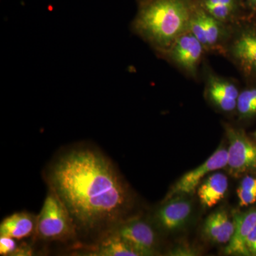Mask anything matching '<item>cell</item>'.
<instances>
[{
  "instance_id": "obj_2",
  "label": "cell",
  "mask_w": 256,
  "mask_h": 256,
  "mask_svg": "<svg viewBox=\"0 0 256 256\" xmlns=\"http://www.w3.org/2000/svg\"><path fill=\"white\" fill-rule=\"evenodd\" d=\"M131 31L159 55L190 31L198 0H136Z\"/></svg>"
},
{
  "instance_id": "obj_18",
  "label": "cell",
  "mask_w": 256,
  "mask_h": 256,
  "mask_svg": "<svg viewBox=\"0 0 256 256\" xmlns=\"http://www.w3.org/2000/svg\"><path fill=\"white\" fill-rule=\"evenodd\" d=\"M236 114L239 120L250 121L256 118V82H245L237 100Z\"/></svg>"
},
{
  "instance_id": "obj_17",
  "label": "cell",
  "mask_w": 256,
  "mask_h": 256,
  "mask_svg": "<svg viewBox=\"0 0 256 256\" xmlns=\"http://www.w3.org/2000/svg\"><path fill=\"white\" fill-rule=\"evenodd\" d=\"M92 256H138L118 234L108 230L104 233L100 242L92 252Z\"/></svg>"
},
{
  "instance_id": "obj_3",
  "label": "cell",
  "mask_w": 256,
  "mask_h": 256,
  "mask_svg": "<svg viewBox=\"0 0 256 256\" xmlns=\"http://www.w3.org/2000/svg\"><path fill=\"white\" fill-rule=\"evenodd\" d=\"M222 56L233 64L244 82H256V13L230 24Z\"/></svg>"
},
{
  "instance_id": "obj_4",
  "label": "cell",
  "mask_w": 256,
  "mask_h": 256,
  "mask_svg": "<svg viewBox=\"0 0 256 256\" xmlns=\"http://www.w3.org/2000/svg\"><path fill=\"white\" fill-rule=\"evenodd\" d=\"M70 214L58 196L50 190L37 216L36 233L44 240H67L76 236Z\"/></svg>"
},
{
  "instance_id": "obj_22",
  "label": "cell",
  "mask_w": 256,
  "mask_h": 256,
  "mask_svg": "<svg viewBox=\"0 0 256 256\" xmlns=\"http://www.w3.org/2000/svg\"><path fill=\"white\" fill-rule=\"evenodd\" d=\"M246 4L250 12L256 13V0H246Z\"/></svg>"
},
{
  "instance_id": "obj_8",
  "label": "cell",
  "mask_w": 256,
  "mask_h": 256,
  "mask_svg": "<svg viewBox=\"0 0 256 256\" xmlns=\"http://www.w3.org/2000/svg\"><path fill=\"white\" fill-rule=\"evenodd\" d=\"M229 26L228 24L210 16L198 4L192 16L190 32L201 42L208 54L222 55L228 37Z\"/></svg>"
},
{
  "instance_id": "obj_5",
  "label": "cell",
  "mask_w": 256,
  "mask_h": 256,
  "mask_svg": "<svg viewBox=\"0 0 256 256\" xmlns=\"http://www.w3.org/2000/svg\"><path fill=\"white\" fill-rule=\"evenodd\" d=\"M207 54L201 42L188 31L178 37L168 50L158 56L171 64L188 78L200 82Z\"/></svg>"
},
{
  "instance_id": "obj_6",
  "label": "cell",
  "mask_w": 256,
  "mask_h": 256,
  "mask_svg": "<svg viewBox=\"0 0 256 256\" xmlns=\"http://www.w3.org/2000/svg\"><path fill=\"white\" fill-rule=\"evenodd\" d=\"M201 79L204 84L205 98L215 109L224 114H236L242 88L238 80L216 73L205 60Z\"/></svg>"
},
{
  "instance_id": "obj_12",
  "label": "cell",
  "mask_w": 256,
  "mask_h": 256,
  "mask_svg": "<svg viewBox=\"0 0 256 256\" xmlns=\"http://www.w3.org/2000/svg\"><path fill=\"white\" fill-rule=\"evenodd\" d=\"M235 230L233 236L227 244L225 254L227 255L250 256L248 252V236L256 226V208L246 212L234 213Z\"/></svg>"
},
{
  "instance_id": "obj_20",
  "label": "cell",
  "mask_w": 256,
  "mask_h": 256,
  "mask_svg": "<svg viewBox=\"0 0 256 256\" xmlns=\"http://www.w3.org/2000/svg\"><path fill=\"white\" fill-rule=\"evenodd\" d=\"M31 254L28 248H18L14 238L0 236V255L26 256Z\"/></svg>"
},
{
  "instance_id": "obj_7",
  "label": "cell",
  "mask_w": 256,
  "mask_h": 256,
  "mask_svg": "<svg viewBox=\"0 0 256 256\" xmlns=\"http://www.w3.org/2000/svg\"><path fill=\"white\" fill-rule=\"evenodd\" d=\"M228 142L226 168L230 174L242 176L256 172V143L252 140L242 128L224 124Z\"/></svg>"
},
{
  "instance_id": "obj_16",
  "label": "cell",
  "mask_w": 256,
  "mask_h": 256,
  "mask_svg": "<svg viewBox=\"0 0 256 256\" xmlns=\"http://www.w3.org/2000/svg\"><path fill=\"white\" fill-rule=\"evenodd\" d=\"M37 216L28 212H18L8 216L0 225V236L14 239L28 238L36 232Z\"/></svg>"
},
{
  "instance_id": "obj_21",
  "label": "cell",
  "mask_w": 256,
  "mask_h": 256,
  "mask_svg": "<svg viewBox=\"0 0 256 256\" xmlns=\"http://www.w3.org/2000/svg\"><path fill=\"white\" fill-rule=\"evenodd\" d=\"M246 247L249 255L256 256V226L248 236Z\"/></svg>"
},
{
  "instance_id": "obj_11",
  "label": "cell",
  "mask_w": 256,
  "mask_h": 256,
  "mask_svg": "<svg viewBox=\"0 0 256 256\" xmlns=\"http://www.w3.org/2000/svg\"><path fill=\"white\" fill-rule=\"evenodd\" d=\"M193 210L191 200L180 195L164 200L156 210L154 220L160 228L166 232L180 230L188 223Z\"/></svg>"
},
{
  "instance_id": "obj_23",
  "label": "cell",
  "mask_w": 256,
  "mask_h": 256,
  "mask_svg": "<svg viewBox=\"0 0 256 256\" xmlns=\"http://www.w3.org/2000/svg\"><path fill=\"white\" fill-rule=\"evenodd\" d=\"M254 137H255L256 140V131L255 133H254Z\"/></svg>"
},
{
  "instance_id": "obj_19",
  "label": "cell",
  "mask_w": 256,
  "mask_h": 256,
  "mask_svg": "<svg viewBox=\"0 0 256 256\" xmlns=\"http://www.w3.org/2000/svg\"><path fill=\"white\" fill-rule=\"evenodd\" d=\"M237 195L240 206H248L256 202V178L246 175L237 188Z\"/></svg>"
},
{
  "instance_id": "obj_1",
  "label": "cell",
  "mask_w": 256,
  "mask_h": 256,
  "mask_svg": "<svg viewBox=\"0 0 256 256\" xmlns=\"http://www.w3.org/2000/svg\"><path fill=\"white\" fill-rule=\"evenodd\" d=\"M46 180L77 230L106 233L127 220L132 204L129 188L111 160L92 146L60 152L48 165Z\"/></svg>"
},
{
  "instance_id": "obj_10",
  "label": "cell",
  "mask_w": 256,
  "mask_h": 256,
  "mask_svg": "<svg viewBox=\"0 0 256 256\" xmlns=\"http://www.w3.org/2000/svg\"><path fill=\"white\" fill-rule=\"evenodd\" d=\"M227 162L228 150L224 146H220L204 162L184 174L168 192L164 200L180 195L186 196L194 193L206 175L226 168Z\"/></svg>"
},
{
  "instance_id": "obj_9",
  "label": "cell",
  "mask_w": 256,
  "mask_h": 256,
  "mask_svg": "<svg viewBox=\"0 0 256 256\" xmlns=\"http://www.w3.org/2000/svg\"><path fill=\"white\" fill-rule=\"evenodd\" d=\"M118 234L138 256H152L156 252L158 238L149 224L140 218H129L109 229Z\"/></svg>"
},
{
  "instance_id": "obj_15",
  "label": "cell",
  "mask_w": 256,
  "mask_h": 256,
  "mask_svg": "<svg viewBox=\"0 0 256 256\" xmlns=\"http://www.w3.org/2000/svg\"><path fill=\"white\" fill-rule=\"evenodd\" d=\"M228 180L222 172L210 174L198 186V198L202 206L212 208L222 201L228 191Z\"/></svg>"
},
{
  "instance_id": "obj_13",
  "label": "cell",
  "mask_w": 256,
  "mask_h": 256,
  "mask_svg": "<svg viewBox=\"0 0 256 256\" xmlns=\"http://www.w3.org/2000/svg\"><path fill=\"white\" fill-rule=\"evenodd\" d=\"M208 14L222 22L234 24L250 12L246 0H198Z\"/></svg>"
},
{
  "instance_id": "obj_14",
  "label": "cell",
  "mask_w": 256,
  "mask_h": 256,
  "mask_svg": "<svg viewBox=\"0 0 256 256\" xmlns=\"http://www.w3.org/2000/svg\"><path fill=\"white\" fill-rule=\"evenodd\" d=\"M235 224L228 213L218 210L208 216L203 226L205 237L216 244H228L233 236Z\"/></svg>"
}]
</instances>
